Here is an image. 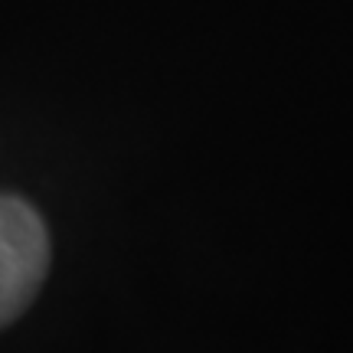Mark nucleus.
I'll return each mask as SVG.
<instances>
[{
  "instance_id": "1",
  "label": "nucleus",
  "mask_w": 353,
  "mask_h": 353,
  "mask_svg": "<svg viewBox=\"0 0 353 353\" xmlns=\"http://www.w3.org/2000/svg\"><path fill=\"white\" fill-rule=\"evenodd\" d=\"M50 268V236L39 213L17 196H0V327L26 311Z\"/></svg>"
}]
</instances>
